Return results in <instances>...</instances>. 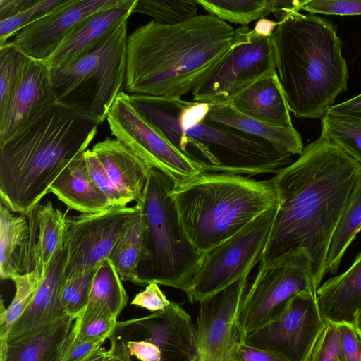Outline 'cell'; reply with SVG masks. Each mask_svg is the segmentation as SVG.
Segmentation results:
<instances>
[{
	"label": "cell",
	"mask_w": 361,
	"mask_h": 361,
	"mask_svg": "<svg viewBox=\"0 0 361 361\" xmlns=\"http://www.w3.org/2000/svg\"><path fill=\"white\" fill-rule=\"evenodd\" d=\"M129 96L137 111L202 173L250 177L276 173L293 162L268 143L208 121V103Z\"/></svg>",
	"instance_id": "cell-3"
},
{
	"label": "cell",
	"mask_w": 361,
	"mask_h": 361,
	"mask_svg": "<svg viewBox=\"0 0 361 361\" xmlns=\"http://www.w3.org/2000/svg\"><path fill=\"white\" fill-rule=\"evenodd\" d=\"M277 207L264 212L235 235L204 254L184 291L191 303H200L250 274L261 261Z\"/></svg>",
	"instance_id": "cell-9"
},
{
	"label": "cell",
	"mask_w": 361,
	"mask_h": 361,
	"mask_svg": "<svg viewBox=\"0 0 361 361\" xmlns=\"http://www.w3.org/2000/svg\"><path fill=\"white\" fill-rule=\"evenodd\" d=\"M249 274L199 303L195 323L198 361H240L235 350L241 338L238 314Z\"/></svg>",
	"instance_id": "cell-16"
},
{
	"label": "cell",
	"mask_w": 361,
	"mask_h": 361,
	"mask_svg": "<svg viewBox=\"0 0 361 361\" xmlns=\"http://www.w3.org/2000/svg\"><path fill=\"white\" fill-rule=\"evenodd\" d=\"M99 123L61 105L0 144L1 202L25 214L49 193L62 171L84 153Z\"/></svg>",
	"instance_id": "cell-4"
},
{
	"label": "cell",
	"mask_w": 361,
	"mask_h": 361,
	"mask_svg": "<svg viewBox=\"0 0 361 361\" xmlns=\"http://www.w3.org/2000/svg\"><path fill=\"white\" fill-rule=\"evenodd\" d=\"M107 121L116 139L150 167L166 175L174 184L202 173L137 111L128 93L121 91L118 94Z\"/></svg>",
	"instance_id": "cell-14"
},
{
	"label": "cell",
	"mask_w": 361,
	"mask_h": 361,
	"mask_svg": "<svg viewBox=\"0 0 361 361\" xmlns=\"http://www.w3.org/2000/svg\"><path fill=\"white\" fill-rule=\"evenodd\" d=\"M317 298L327 324L353 326L361 311V252L345 271L319 286Z\"/></svg>",
	"instance_id": "cell-25"
},
{
	"label": "cell",
	"mask_w": 361,
	"mask_h": 361,
	"mask_svg": "<svg viewBox=\"0 0 361 361\" xmlns=\"http://www.w3.org/2000/svg\"><path fill=\"white\" fill-rule=\"evenodd\" d=\"M57 104L49 69L42 61L30 57L6 105L0 111V144Z\"/></svg>",
	"instance_id": "cell-17"
},
{
	"label": "cell",
	"mask_w": 361,
	"mask_h": 361,
	"mask_svg": "<svg viewBox=\"0 0 361 361\" xmlns=\"http://www.w3.org/2000/svg\"><path fill=\"white\" fill-rule=\"evenodd\" d=\"M69 341H104L113 333L117 319L104 313L80 314L75 319Z\"/></svg>",
	"instance_id": "cell-38"
},
{
	"label": "cell",
	"mask_w": 361,
	"mask_h": 361,
	"mask_svg": "<svg viewBox=\"0 0 361 361\" xmlns=\"http://www.w3.org/2000/svg\"><path fill=\"white\" fill-rule=\"evenodd\" d=\"M110 336L118 339L133 361H198L195 324L178 303L117 322Z\"/></svg>",
	"instance_id": "cell-10"
},
{
	"label": "cell",
	"mask_w": 361,
	"mask_h": 361,
	"mask_svg": "<svg viewBox=\"0 0 361 361\" xmlns=\"http://www.w3.org/2000/svg\"><path fill=\"white\" fill-rule=\"evenodd\" d=\"M317 291L311 265L302 252L260 262L258 272L242 300L238 314L241 337L269 322L293 295Z\"/></svg>",
	"instance_id": "cell-11"
},
{
	"label": "cell",
	"mask_w": 361,
	"mask_h": 361,
	"mask_svg": "<svg viewBox=\"0 0 361 361\" xmlns=\"http://www.w3.org/2000/svg\"><path fill=\"white\" fill-rule=\"evenodd\" d=\"M235 350L240 361H287L272 352L247 344L242 338L237 343Z\"/></svg>",
	"instance_id": "cell-46"
},
{
	"label": "cell",
	"mask_w": 361,
	"mask_h": 361,
	"mask_svg": "<svg viewBox=\"0 0 361 361\" xmlns=\"http://www.w3.org/2000/svg\"><path fill=\"white\" fill-rule=\"evenodd\" d=\"M104 342V341L68 340L61 361H83L101 348Z\"/></svg>",
	"instance_id": "cell-45"
},
{
	"label": "cell",
	"mask_w": 361,
	"mask_h": 361,
	"mask_svg": "<svg viewBox=\"0 0 361 361\" xmlns=\"http://www.w3.org/2000/svg\"><path fill=\"white\" fill-rule=\"evenodd\" d=\"M276 72L271 35L251 30L192 92L194 102L224 104L259 78Z\"/></svg>",
	"instance_id": "cell-15"
},
{
	"label": "cell",
	"mask_w": 361,
	"mask_h": 361,
	"mask_svg": "<svg viewBox=\"0 0 361 361\" xmlns=\"http://www.w3.org/2000/svg\"><path fill=\"white\" fill-rule=\"evenodd\" d=\"M63 0H39L31 8L11 18L0 21V44L16 35L25 26L50 12Z\"/></svg>",
	"instance_id": "cell-39"
},
{
	"label": "cell",
	"mask_w": 361,
	"mask_h": 361,
	"mask_svg": "<svg viewBox=\"0 0 361 361\" xmlns=\"http://www.w3.org/2000/svg\"><path fill=\"white\" fill-rule=\"evenodd\" d=\"M300 10L310 14L361 15V0H302Z\"/></svg>",
	"instance_id": "cell-41"
},
{
	"label": "cell",
	"mask_w": 361,
	"mask_h": 361,
	"mask_svg": "<svg viewBox=\"0 0 361 361\" xmlns=\"http://www.w3.org/2000/svg\"><path fill=\"white\" fill-rule=\"evenodd\" d=\"M170 303L171 301L167 299L159 284L156 283L147 284L131 302L132 305L147 309L152 313L165 310Z\"/></svg>",
	"instance_id": "cell-44"
},
{
	"label": "cell",
	"mask_w": 361,
	"mask_h": 361,
	"mask_svg": "<svg viewBox=\"0 0 361 361\" xmlns=\"http://www.w3.org/2000/svg\"><path fill=\"white\" fill-rule=\"evenodd\" d=\"M338 325L328 323L319 337L308 361H337L339 358Z\"/></svg>",
	"instance_id": "cell-42"
},
{
	"label": "cell",
	"mask_w": 361,
	"mask_h": 361,
	"mask_svg": "<svg viewBox=\"0 0 361 361\" xmlns=\"http://www.w3.org/2000/svg\"><path fill=\"white\" fill-rule=\"evenodd\" d=\"M209 14L247 26L271 13V0H195Z\"/></svg>",
	"instance_id": "cell-32"
},
{
	"label": "cell",
	"mask_w": 361,
	"mask_h": 361,
	"mask_svg": "<svg viewBox=\"0 0 361 361\" xmlns=\"http://www.w3.org/2000/svg\"><path fill=\"white\" fill-rule=\"evenodd\" d=\"M302 0H271V13L278 20H282L294 12H299Z\"/></svg>",
	"instance_id": "cell-48"
},
{
	"label": "cell",
	"mask_w": 361,
	"mask_h": 361,
	"mask_svg": "<svg viewBox=\"0 0 361 361\" xmlns=\"http://www.w3.org/2000/svg\"><path fill=\"white\" fill-rule=\"evenodd\" d=\"M84 157L92 180L108 198L111 207L127 206L129 202L115 187L94 152L87 149Z\"/></svg>",
	"instance_id": "cell-40"
},
{
	"label": "cell",
	"mask_w": 361,
	"mask_h": 361,
	"mask_svg": "<svg viewBox=\"0 0 361 361\" xmlns=\"http://www.w3.org/2000/svg\"><path fill=\"white\" fill-rule=\"evenodd\" d=\"M36 267L32 228L26 214L17 216L0 203V276L11 279Z\"/></svg>",
	"instance_id": "cell-21"
},
{
	"label": "cell",
	"mask_w": 361,
	"mask_h": 361,
	"mask_svg": "<svg viewBox=\"0 0 361 361\" xmlns=\"http://www.w3.org/2000/svg\"><path fill=\"white\" fill-rule=\"evenodd\" d=\"M361 230V181L332 237L326 257V273L335 274L348 247Z\"/></svg>",
	"instance_id": "cell-31"
},
{
	"label": "cell",
	"mask_w": 361,
	"mask_h": 361,
	"mask_svg": "<svg viewBox=\"0 0 361 361\" xmlns=\"http://www.w3.org/2000/svg\"><path fill=\"white\" fill-rule=\"evenodd\" d=\"M137 0H120L116 5L95 12L77 23L56 51L42 61L49 69L68 63L82 55L105 34L133 13Z\"/></svg>",
	"instance_id": "cell-20"
},
{
	"label": "cell",
	"mask_w": 361,
	"mask_h": 361,
	"mask_svg": "<svg viewBox=\"0 0 361 361\" xmlns=\"http://www.w3.org/2000/svg\"><path fill=\"white\" fill-rule=\"evenodd\" d=\"M273 180L279 204L260 262L302 252L318 288L334 233L361 181V164L320 135Z\"/></svg>",
	"instance_id": "cell-1"
},
{
	"label": "cell",
	"mask_w": 361,
	"mask_h": 361,
	"mask_svg": "<svg viewBox=\"0 0 361 361\" xmlns=\"http://www.w3.org/2000/svg\"><path fill=\"white\" fill-rule=\"evenodd\" d=\"M109 355V349L99 348L83 361H106Z\"/></svg>",
	"instance_id": "cell-52"
},
{
	"label": "cell",
	"mask_w": 361,
	"mask_h": 361,
	"mask_svg": "<svg viewBox=\"0 0 361 361\" xmlns=\"http://www.w3.org/2000/svg\"><path fill=\"white\" fill-rule=\"evenodd\" d=\"M120 0H63L42 17L23 27L13 42L29 57L44 61L71 29L87 16L112 7Z\"/></svg>",
	"instance_id": "cell-18"
},
{
	"label": "cell",
	"mask_w": 361,
	"mask_h": 361,
	"mask_svg": "<svg viewBox=\"0 0 361 361\" xmlns=\"http://www.w3.org/2000/svg\"><path fill=\"white\" fill-rule=\"evenodd\" d=\"M337 361H341V360H339V358H338V360Z\"/></svg>",
	"instance_id": "cell-54"
},
{
	"label": "cell",
	"mask_w": 361,
	"mask_h": 361,
	"mask_svg": "<svg viewBox=\"0 0 361 361\" xmlns=\"http://www.w3.org/2000/svg\"><path fill=\"white\" fill-rule=\"evenodd\" d=\"M42 277L35 269L33 271L13 276L16 291L14 297L6 309L1 304L0 314V341L6 338L13 324L31 302Z\"/></svg>",
	"instance_id": "cell-34"
},
{
	"label": "cell",
	"mask_w": 361,
	"mask_h": 361,
	"mask_svg": "<svg viewBox=\"0 0 361 361\" xmlns=\"http://www.w3.org/2000/svg\"><path fill=\"white\" fill-rule=\"evenodd\" d=\"M170 195L186 235L202 253L279 204L273 178L223 173H201L174 184Z\"/></svg>",
	"instance_id": "cell-6"
},
{
	"label": "cell",
	"mask_w": 361,
	"mask_h": 361,
	"mask_svg": "<svg viewBox=\"0 0 361 361\" xmlns=\"http://www.w3.org/2000/svg\"><path fill=\"white\" fill-rule=\"evenodd\" d=\"M121 281L110 259L103 260L96 271L88 303L81 313H104L117 319L128 299Z\"/></svg>",
	"instance_id": "cell-29"
},
{
	"label": "cell",
	"mask_w": 361,
	"mask_h": 361,
	"mask_svg": "<svg viewBox=\"0 0 361 361\" xmlns=\"http://www.w3.org/2000/svg\"><path fill=\"white\" fill-rule=\"evenodd\" d=\"M275 66L289 110L322 119L347 90L349 73L336 27L315 14L290 13L271 35Z\"/></svg>",
	"instance_id": "cell-5"
},
{
	"label": "cell",
	"mask_w": 361,
	"mask_h": 361,
	"mask_svg": "<svg viewBox=\"0 0 361 361\" xmlns=\"http://www.w3.org/2000/svg\"><path fill=\"white\" fill-rule=\"evenodd\" d=\"M321 120V135L361 164V119L326 112Z\"/></svg>",
	"instance_id": "cell-33"
},
{
	"label": "cell",
	"mask_w": 361,
	"mask_h": 361,
	"mask_svg": "<svg viewBox=\"0 0 361 361\" xmlns=\"http://www.w3.org/2000/svg\"><path fill=\"white\" fill-rule=\"evenodd\" d=\"M251 29H234L211 14L176 25L155 20L127 39L125 87L129 94L170 99L192 92Z\"/></svg>",
	"instance_id": "cell-2"
},
{
	"label": "cell",
	"mask_w": 361,
	"mask_h": 361,
	"mask_svg": "<svg viewBox=\"0 0 361 361\" xmlns=\"http://www.w3.org/2000/svg\"><path fill=\"white\" fill-rule=\"evenodd\" d=\"M353 326L361 340V311L356 315Z\"/></svg>",
	"instance_id": "cell-53"
},
{
	"label": "cell",
	"mask_w": 361,
	"mask_h": 361,
	"mask_svg": "<svg viewBox=\"0 0 361 361\" xmlns=\"http://www.w3.org/2000/svg\"><path fill=\"white\" fill-rule=\"evenodd\" d=\"M65 262L62 249L51 260L31 302L4 340L37 331L68 315L61 300Z\"/></svg>",
	"instance_id": "cell-19"
},
{
	"label": "cell",
	"mask_w": 361,
	"mask_h": 361,
	"mask_svg": "<svg viewBox=\"0 0 361 361\" xmlns=\"http://www.w3.org/2000/svg\"><path fill=\"white\" fill-rule=\"evenodd\" d=\"M74 320L67 315L37 331L0 341V361H61Z\"/></svg>",
	"instance_id": "cell-22"
},
{
	"label": "cell",
	"mask_w": 361,
	"mask_h": 361,
	"mask_svg": "<svg viewBox=\"0 0 361 361\" xmlns=\"http://www.w3.org/2000/svg\"><path fill=\"white\" fill-rule=\"evenodd\" d=\"M278 25V21H274L264 18L257 21L252 30L258 35L269 37L272 35Z\"/></svg>",
	"instance_id": "cell-51"
},
{
	"label": "cell",
	"mask_w": 361,
	"mask_h": 361,
	"mask_svg": "<svg viewBox=\"0 0 361 361\" xmlns=\"http://www.w3.org/2000/svg\"><path fill=\"white\" fill-rule=\"evenodd\" d=\"M174 183L151 168L142 195L137 202L143 226L138 285L150 283L185 291L204 253L189 240L180 221L170 190Z\"/></svg>",
	"instance_id": "cell-7"
},
{
	"label": "cell",
	"mask_w": 361,
	"mask_h": 361,
	"mask_svg": "<svg viewBox=\"0 0 361 361\" xmlns=\"http://www.w3.org/2000/svg\"><path fill=\"white\" fill-rule=\"evenodd\" d=\"M326 325L317 291L310 290L293 295L269 322L241 338L287 361H308Z\"/></svg>",
	"instance_id": "cell-12"
},
{
	"label": "cell",
	"mask_w": 361,
	"mask_h": 361,
	"mask_svg": "<svg viewBox=\"0 0 361 361\" xmlns=\"http://www.w3.org/2000/svg\"><path fill=\"white\" fill-rule=\"evenodd\" d=\"M98 266L63 279L61 290V303L66 313L75 319L88 303Z\"/></svg>",
	"instance_id": "cell-37"
},
{
	"label": "cell",
	"mask_w": 361,
	"mask_h": 361,
	"mask_svg": "<svg viewBox=\"0 0 361 361\" xmlns=\"http://www.w3.org/2000/svg\"><path fill=\"white\" fill-rule=\"evenodd\" d=\"M128 19L100 38L82 55L49 69L57 103L99 125L125 83Z\"/></svg>",
	"instance_id": "cell-8"
},
{
	"label": "cell",
	"mask_w": 361,
	"mask_h": 361,
	"mask_svg": "<svg viewBox=\"0 0 361 361\" xmlns=\"http://www.w3.org/2000/svg\"><path fill=\"white\" fill-rule=\"evenodd\" d=\"M197 5L195 0H137L133 13L148 15L164 25H176L197 16Z\"/></svg>",
	"instance_id": "cell-35"
},
{
	"label": "cell",
	"mask_w": 361,
	"mask_h": 361,
	"mask_svg": "<svg viewBox=\"0 0 361 361\" xmlns=\"http://www.w3.org/2000/svg\"><path fill=\"white\" fill-rule=\"evenodd\" d=\"M339 360L341 361H361V340L353 326L340 324Z\"/></svg>",
	"instance_id": "cell-43"
},
{
	"label": "cell",
	"mask_w": 361,
	"mask_h": 361,
	"mask_svg": "<svg viewBox=\"0 0 361 361\" xmlns=\"http://www.w3.org/2000/svg\"><path fill=\"white\" fill-rule=\"evenodd\" d=\"M206 118L221 126L256 138L290 154H300L304 149L300 133L293 128L271 126L248 117L229 103L209 104Z\"/></svg>",
	"instance_id": "cell-26"
},
{
	"label": "cell",
	"mask_w": 361,
	"mask_h": 361,
	"mask_svg": "<svg viewBox=\"0 0 361 361\" xmlns=\"http://www.w3.org/2000/svg\"><path fill=\"white\" fill-rule=\"evenodd\" d=\"M38 1L39 0H0V21L25 11Z\"/></svg>",
	"instance_id": "cell-47"
},
{
	"label": "cell",
	"mask_w": 361,
	"mask_h": 361,
	"mask_svg": "<svg viewBox=\"0 0 361 361\" xmlns=\"http://www.w3.org/2000/svg\"><path fill=\"white\" fill-rule=\"evenodd\" d=\"M327 112L348 115L361 119V94L342 103L333 105Z\"/></svg>",
	"instance_id": "cell-49"
},
{
	"label": "cell",
	"mask_w": 361,
	"mask_h": 361,
	"mask_svg": "<svg viewBox=\"0 0 361 361\" xmlns=\"http://www.w3.org/2000/svg\"><path fill=\"white\" fill-rule=\"evenodd\" d=\"M228 103L241 114L264 123L294 128L276 72L253 82Z\"/></svg>",
	"instance_id": "cell-23"
},
{
	"label": "cell",
	"mask_w": 361,
	"mask_h": 361,
	"mask_svg": "<svg viewBox=\"0 0 361 361\" xmlns=\"http://www.w3.org/2000/svg\"><path fill=\"white\" fill-rule=\"evenodd\" d=\"M109 355L106 361H133L123 343L116 338L109 336Z\"/></svg>",
	"instance_id": "cell-50"
},
{
	"label": "cell",
	"mask_w": 361,
	"mask_h": 361,
	"mask_svg": "<svg viewBox=\"0 0 361 361\" xmlns=\"http://www.w3.org/2000/svg\"><path fill=\"white\" fill-rule=\"evenodd\" d=\"M139 213L136 204L67 216L63 247L66 257L64 278L96 267L109 259L118 240Z\"/></svg>",
	"instance_id": "cell-13"
},
{
	"label": "cell",
	"mask_w": 361,
	"mask_h": 361,
	"mask_svg": "<svg viewBox=\"0 0 361 361\" xmlns=\"http://www.w3.org/2000/svg\"><path fill=\"white\" fill-rule=\"evenodd\" d=\"M25 214L33 231L35 269L43 277L53 258L63 247L67 216L50 201L37 204Z\"/></svg>",
	"instance_id": "cell-28"
},
{
	"label": "cell",
	"mask_w": 361,
	"mask_h": 361,
	"mask_svg": "<svg viewBox=\"0 0 361 361\" xmlns=\"http://www.w3.org/2000/svg\"><path fill=\"white\" fill-rule=\"evenodd\" d=\"M29 59L13 41L0 44V111L6 105Z\"/></svg>",
	"instance_id": "cell-36"
},
{
	"label": "cell",
	"mask_w": 361,
	"mask_h": 361,
	"mask_svg": "<svg viewBox=\"0 0 361 361\" xmlns=\"http://www.w3.org/2000/svg\"><path fill=\"white\" fill-rule=\"evenodd\" d=\"M142 242L143 226L140 210L109 257L121 281L138 285L137 269L141 259Z\"/></svg>",
	"instance_id": "cell-30"
},
{
	"label": "cell",
	"mask_w": 361,
	"mask_h": 361,
	"mask_svg": "<svg viewBox=\"0 0 361 361\" xmlns=\"http://www.w3.org/2000/svg\"><path fill=\"white\" fill-rule=\"evenodd\" d=\"M106 169L112 183L129 202H137L152 167L116 138L106 137L91 149Z\"/></svg>",
	"instance_id": "cell-24"
},
{
	"label": "cell",
	"mask_w": 361,
	"mask_h": 361,
	"mask_svg": "<svg viewBox=\"0 0 361 361\" xmlns=\"http://www.w3.org/2000/svg\"><path fill=\"white\" fill-rule=\"evenodd\" d=\"M49 192L68 209L95 214L111 207L108 198L92 180L84 153L74 159L50 186Z\"/></svg>",
	"instance_id": "cell-27"
}]
</instances>
